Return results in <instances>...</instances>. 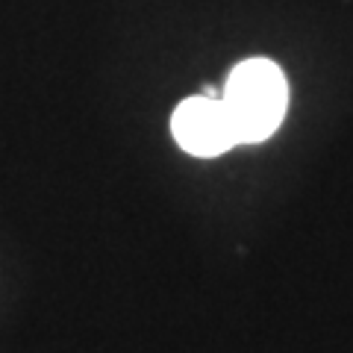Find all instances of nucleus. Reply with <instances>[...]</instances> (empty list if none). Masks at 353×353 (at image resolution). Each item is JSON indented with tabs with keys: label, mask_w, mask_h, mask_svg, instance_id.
<instances>
[{
	"label": "nucleus",
	"mask_w": 353,
	"mask_h": 353,
	"mask_svg": "<svg viewBox=\"0 0 353 353\" xmlns=\"http://www.w3.org/2000/svg\"><path fill=\"white\" fill-rule=\"evenodd\" d=\"M171 132L185 153L203 159L221 157L224 150L239 145L227 109L212 88H206L201 97H189V101L176 106L171 118Z\"/></svg>",
	"instance_id": "2"
},
{
	"label": "nucleus",
	"mask_w": 353,
	"mask_h": 353,
	"mask_svg": "<svg viewBox=\"0 0 353 353\" xmlns=\"http://www.w3.org/2000/svg\"><path fill=\"white\" fill-rule=\"evenodd\" d=\"M239 145L265 141L280 127L289 103L285 77L268 59H248L233 68L221 94Z\"/></svg>",
	"instance_id": "1"
}]
</instances>
